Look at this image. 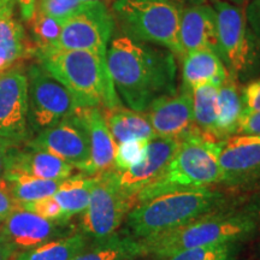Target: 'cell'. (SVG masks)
Listing matches in <instances>:
<instances>
[{
	"label": "cell",
	"instance_id": "cell-1",
	"mask_svg": "<svg viewBox=\"0 0 260 260\" xmlns=\"http://www.w3.org/2000/svg\"><path fill=\"white\" fill-rule=\"evenodd\" d=\"M106 63L121 103L136 112L177 92L176 56L168 48L121 35L110 42Z\"/></svg>",
	"mask_w": 260,
	"mask_h": 260
},
{
	"label": "cell",
	"instance_id": "cell-2",
	"mask_svg": "<svg viewBox=\"0 0 260 260\" xmlns=\"http://www.w3.org/2000/svg\"><path fill=\"white\" fill-rule=\"evenodd\" d=\"M260 229V204L219 207L164 235L145 240L146 256L164 260L195 247L249 240Z\"/></svg>",
	"mask_w": 260,
	"mask_h": 260
},
{
	"label": "cell",
	"instance_id": "cell-3",
	"mask_svg": "<svg viewBox=\"0 0 260 260\" xmlns=\"http://www.w3.org/2000/svg\"><path fill=\"white\" fill-rule=\"evenodd\" d=\"M34 57L42 69L70 90L80 107L110 110L122 105L105 56L50 46L37 48Z\"/></svg>",
	"mask_w": 260,
	"mask_h": 260
},
{
	"label": "cell",
	"instance_id": "cell-4",
	"mask_svg": "<svg viewBox=\"0 0 260 260\" xmlns=\"http://www.w3.org/2000/svg\"><path fill=\"white\" fill-rule=\"evenodd\" d=\"M224 206V195L212 188L172 190L140 201L125 218V232L140 241L177 229Z\"/></svg>",
	"mask_w": 260,
	"mask_h": 260
},
{
	"label": "cell",
	"instance_id": "cell-5",
	"mask_svg": "<svg viewBox=\"0 0 260 260\" xmlns=\"http://www.w3.org/2000/svg\"><path fill=\"white\" fill-rule=\"evenodd\" d=\"M214 142L216 140L207 138L199 130L181 139L164 175L145 188L136 201L140 203L167 191L207 188L220 183L222 172Z\"/></svg>",
	"mask_w": 260,
	"mask_h": 260
},
{
	"label": "cell",
	"instance_id": "cell-6",
	"mask_svg": "<svg viewBox=\"0 0 260 260\" xmlns=\"http://www.w3.org/2000/svg\"><path fill=\"white\" fill-rule=\"evenodd\" d=\"M182 9L171 0H115L111 14L124 37L165 47L183 58L180 42Z\"/></svg>",
	"mask_w": 260,
	"mask_h": 260
},
{
	"label": "cell",
	"instance_id": "cell-7",
	"mask_svg": "<svg viewBox=\"0 0 260 260\" xmlns=\"http://www.w3.org/2000/svg\"><path fill=\"white\" fill-rule=\"evenodd\" d=\"M135 206L119 186L115 169L95 175L89 204L84 210L81 228L92 242L113 235Z\"/></svg>",
	"mask_w": 260,
	"mask_h": 260
},
{
	"label": "cell",
	"instance_id": "cell-8",
	"mask_svg": "<svg viewBox=\"0 0 260 260\" xmlns=\"http://www.w3.org/2000/svg\"><path fill=\"white\" fill-rule=\"evenodd\" d=\"M28 125L30 134L56 125L79 109L70 90L39 64L28 69Z\"/></svg>",
	"mask_w": 260,
	"mask_h": 260
},
{
	"label": "cell",
	"instance_id": "cell-9",
	"mask_svg": "<svg viewBox=\"0 0 260 260\" xmlns=\"http://www.w3.org/2000/svg\"><path fill=\"white\" fill-rule=\"evenodd\" d=\"M217 16L218 56L229 74L241 79L254 63V45L252 32L240 6L228 2H213Z\"/></svg>",
	"mask_w": 260,
	"mask_h": 260
},
{
	"label": "cell",
	"instance_id": "cell-10",
	"mask_svg": "<svg viewBox=\"0 0 260 260\" xmlns=\"http://www.w3.org/2000/svg\"><path fill=\"white\" fill-rule=\"evenodd\" d=\"M115 28L111 10L105 3L86 2L77 14L61 22L60 37L53 47L89 51L106 57Z\"/></svg>",
	"mask_w": 260,
	"mask_h": 260
},
{
	"label": "cell",
	"instance_id": "cell-11",
	"mask_svg": "<svg viewBox=\"0 0 260 260\" xmlns=\"http://www.w3.org/2000/svg\"><path fill=\"white\" fill-rule=\"evenodd\" d=\"M79 109L73 116L58 124L39 132L24 145L56 155L71 167L82 171L83 175L90 176L88 130Z\"/></svg>",
	"mask_w": 260,
	"mask_h": 260
},
{
	"label": "cell",
	"instance_id": "cell-12",
	"mask_svg": "<svg viewBox=\"0 0 260 260\" xmlns=\"http://www.w3.org/2000/svg\"><path fill=\"white\" fill-rule=\"evenodd\" d=\"M220 183L240 187L260 181V136L235 134L216 140Z\"/></svg>",
	"mask_w": 260,
	"mask_h": 260
},
{
	"label": "cell",
	"instance_id": "cell-13",
	"mask_svg": "<svg viewBox=\"0 0 260 260\" xmlns=\"http://www.w3.org/2000/svg\"><path fill=\"white\" fill-rule=\"evenodd\" d=\"M0 136L18 146L31 139L28 125V77L19 69L0 75Z\"/></svg>",
	"mask_w": 260,
	"mask_h": 260
},
{
	"label": "cell",
	"instance_id": "cell-14",
	"mask_svg": "<svg viewBox=\"0 0 260 260\" xmlns=\"http://www.w3.org/2000/svg\"><path fill=\"white\" fill-rule=\"evenodd\" d=\"M178 142L180 140L155 136L148 141L141 160L126 170H116L119 186L129 198H132L135 205L138 203V195L164 175L178 147Z\"/></svg>",
	"mask_w": 260,
	"mask_h": 260
},
{
	"label": "cell",
	"instance_id": "cell-15",
	"mask_svg": "<svg viewBox=\"0 0 260 260\" xmlns=\"http://www.w3.org/2000/svg\"><path fill=\"white\" fill-rule=\"evenodd\" d=\"M69 223L48 220L17 206L6 217L0 235L15 246L17 251H28L42 243L65 237L70 234Z\"/></svg>",
	"mask_w": 260,
	"mask_h": 260
},
{
	"label": "cell",
	"instance_id": "cell-16",
	"mask_svg": "<svg viewBox=\"0 0 260 260\" xmlns=\"http://www.w3.org/2000/svg\"><path fill=\"white\" fill-rule=\"evenodd\" d=\"M144 113L157 138L181 140L198 130L189 90L181 88L178 93L159 98Z\"/></svg>",
	"mask_w": 260,
	"mask_h": 260
},
{
	"label": "cell",
	"instance_id": "cell-17",
	"mask_svg": "<svg viewBox=\"0 0 260 260\" xmlns=\"http://www.w3.org/2000/svg\"><path fill=\"white\" fill-rule=\"evenodd\" d=\"M180 42L183 56L203 48L218 54L217 16L213 6L201 3L182 9Z\"/></svg>",
	"mask_w": 260,
	"mask_h": 260
},
{
	"label": "cell",
	"instance_id": "cell-18",
	"mask_svg": "<svg viewBox=\"0 0 260 260\" xmlns=\"http://www.w3.org/2000/svg\"><path fill=\"white\" fill-rule=\"evenodd\" d=\"M74 170V167L48 152L27 145L23 148L15 145L9 152L6 176L23 174L44 180L63 181L73 176Z\"/></svg>",
	"mask_w": 260,
	"mask_h": 260
},
{
	"label": "cell",
	"instance_id": "cell-19",
	"mask_svg": "<svg viewBox=\"0 0 260 260\" xmlns=\"http://www.w3.org/2000/svg\"><path fill=\"white\" fill-rule=\"evenodd\" d=\"M79 111L86 123L90 144V176L113 169L116 142L100 107H80Z\"/></svg>",
	"mask_w": 260,
	"mask_h": 260
},
{
	"label": "cell",
	"instance_id": "cell-20",
	"mask_svg": "<svg viewBox=\"0 0 260 260\" xmlns=\"http://www.w3.org/2000/svg\"><path fill=\"white\" fill-rule=\"evenodd\" d=\"M182 60V89L189 92L206 83L219 87L230 76L218 54L207 48L189 52Z\"/></svg>",
	"mask_w": 260,
	"mask_h": 260
},
{
	"label": "cell",
	"instance_id": "cell-21",
	"mask_svg": "<svg viewBox=\"0 0 260 260\" xmlns=\"http://www.w3.org/2000/svg\"><path fill=\"white\" fill-rule=\"evenodd\" d=\"M144 256V242L123 230L102 241L92 242L86 251L71 260H136Z\"/></svg>",
	"mask_w": 260,
	"mask_h": 260
},
{
	"label": "cell",
	"instance_id": "cell-22",
	"mask_svg": "<svg viewBox=\"0 0 260 260\" xmlns=\"http://www.w3.org/2000/svg\"><path fill=\"white\" fill-rule=\"evenodd\" d=\"M103 113L116 145L129 140H152L155 138L151 123L144 112H136L121 105L110 110H103Z\"/></svg>",
	"mask_w": 260,
	"mask_h": 260
},
{
	"label": "cell",
	"instance_id": "cell-23",
	"mask_svg": "<svg viewBox=\"0 0 260 260\" xmlns=\"http://www.w3.org/2000/svg\"><path fill=\"white\" fill-rule=\"evenodd\" d=\"M242 113V89L237 79L230 75L218 87L217 94V140L236 134Z\"/></svg>",
	"mask_w": 260,
	"mask_h": 260
},
{
	"label": "cell",
	"instance_id": "cell-24",
	"mask_svg": "<svg viewBox=\"0 0 260 260\" xmlns=\"http://www.w3.org/2000/svg\"><path fill=\"white\" fill-rule=\"evenodd\" d=\"M94 183L95 176L83 174L79 176H71L60 182L56 193L52 197L60 206L67 222L77 214L83 213L87 209Z\"/></svg>",
	"mask_w": 260,
	"mask_h": 260
},
{
	"label": "cell",
	"instance_id": "cell-25",
	"mask_svg": "<svg viewBox=\"0 0 260 260\" xmlns=\"http://www.w3.org/2000/svg\"><path fill=\"white\" fill-rule=\"evenodd\" d=\"M89 237L80 233L45 242L35 248L19 252L15 260H71L80 253L86 251L90 245Z\"/></svg>",
	"mask_w": 260,
	"mask_h": 260
},
{
	"label": "cell",
	"instance_id": "cell-26",
	"mask_svg": "<svg viewBox=\"0 0 260 260\" xmlns=\"http://www.w3.org/2000/svg\"><path fill=\"white\" fill-rule=\"evenodd\" d=\"M217 94L218 86L212 83L191 90L195 126L201 134L213 140H217Z\"/></svg>",
	"mask_w": 260,
	"mask_h": 260
},
{
	"label": "cell",
	"instance_id": "cell-27",
	"mask_svg": "<svg viewBox=\"0 0 260 260\" xmlns=\"http://www.w3.org/2000/svg\"><path fill=\"white\" fill-rule=\"evenodd\" d=\"M9 183L10 195L16 204L32 203L44 198L52 197L59 187L61 181L44 180L29 175H8L5 178Z\"/></svg>",
	"mask_w": 260,
	"mask_h": 260
},
{
	"label": "cell",
	"instance_id": "cell-28",
	"mask_svg": "<svg viewBox=\"0 0 260 260\" xmlns=\"http://www.w3.org/2000/svg\"><path fill=\"white\" fill-rule=\"evenodd\" d=\"M242 245L241 242H224L195 247L178 252L164 260H237Z\"/></svg>",
	"mask_w": 260,
	"mask_h": 260
},
{
	"label": "cell",
	"instance_id": "cell-29",
	"mask_svg": "<svg viewBox=\"0 0 260 260\" xmlns=\"http://www.w3.org/2000/svg\"><path fill=\"white\" fill-rule=\"evenodd\" d=\"M31 42L37 48L56 46L61 32V22L51 17L39 9H35L34 15L28 21Z\"/></svg>",
	"mask_w": 260,
	"mask_h": 260
},
{
	"label": "cell",
	"instance_id": "cell-30",
	"mask_svg": "<svg viewBox=\"0 0 260 260\" xmlns=\"http://www.w3.org/2000/svg\"><path fill=\"white\" fill-rule=\"evenodd\" d=\"M148 141L149 140L136 139L116 145L113 169L117 171H123L139 162L144 158Z\"/></svg>",
	"mask_w": 260,
	"mask_h": 260
},
{
	"label": "cell",
	"instance_id": "cell-31",
	"mask_svg": "<svg viewBox=\"0 0 260 260\" xmlns=\"http://www.w3.org/2000/svg\"><path fill=\"white\" fill-rule=\"evenodd\" d=\"M84 0H40L39 10L51 17L64 22L83 8Z\"/></svg>",
	"mask_w": 260,
	"mask_h": 260
},
{
	"label": "cell",
	"instance_id": "cell-32",
	"mask_svg": "<svg viewBox=\"0 0 260 260\" xmlns=\"http://www.w3.org/2000/svg\"><path fill=\"white\" fill-rule=\"evenodd\" d=\"M18 206L22 207L23 210L29 211V212L38 214V216H40L45 219L59 223H69L65 220L63 211H61L60 206L54 200L53 197L44 198V199L32 201V203H25L18 205Z\"/></svg>",
	"mask_w": 260,
	"mask_h": 260
},
{
	"label": "cell",
	"instance_id": "cell-33",
	"mask_svg": "<svg viewBox=\"0 0 260 260\" xmlns=\"http://www.w3.org/2000/svg\"><path fill=\"white\" fill-rule=\"evenodd\" d=\"M243 113L260 111V79L252 81L242 88Z\"/></svg>",
	"mask_w": 260,
	"mask_h": 260
},
{
	"label": "cell",
	"instance_id": "cell-34",
	"mask_svg": "<svg viewBox=\"0 0 260 260\" xmlns=\"http://www.w3.org/2000/svg\"><path fill=\"white\" fill-rule=\"evenodd\" d=\"M246 8V22L256 44L260 46V0H249Z\"/></svg>",
	"mask_w": 260,
	"mask_h": 260
},
{
	"label": "cell",
	"instance_id": "cell-35",
	"mask_svg": "<svg viewBox=\"0 0 260 260\" xmlns=\"http://www.w3.org/2000/svg\"><path fill=\"white\" fill-rule=\"evenodd\" d=\"M236 134L260 136V111L242 113Z\"/></svg>",
	"mask_w": 260,
	"mask_h": 260
},
{
	"label": "cell",
	"instance_id": "cell-36",
	"mask_svg": "<svg viewBox=\"0 0 260 260\" xmlns=\"http://www.w3.org/2000/svg\"><path fill=\"white\" fill-rule=\"evenodd\" d=\"M16 207L17 204L10 195L9 183H0V218H6Z\"/></svg>",
	"mask_w": 260,
	"mask_h": 260
},
{
	"label": "cell",
	"instance_id": "cell-37",
	"mask_svg": "<svg viewBox=\"0 0 260 260\" xmlns=\"http://www.w3.org/2000/svg\"><path fill=\"white\" fill-rule=\"evenodd\" d=\"M12 146H15L14 142L0 136V183H6L8 182L5 180V176L6 171H8L9 152Z\"/></svg>",
	"mask_w": 260,
	"mask_h": 260
},
{
	"label": "cell",
	"instance_id": "cell-38",
	"mask_svg": "<svg viewBox=\"0 0 260 260\" xmlns=\"http://www.w3.org/2000/svg\"><path fill=\"white\" fill-rule=\"evenodd\" d=\"M21 17L24 22H28L34 15L37 9V0H17Z\"/></svg>",
	"mask_w": 260,
	"mask_h": 260
},
{
	"label": "cell",
	"instance_id": "cell-39",
	"mask_svg": "<svg viewBox=\"0 0 260 260\" xmlns=\"http://www.w3.org/2000/svg\"><path fill=\"white\" fill-rule=\"evenodd\" d=\"M17 254V249L4 236L0 235V260H11Z\"/></svg>",
	"mask_w": 260,
	"mask_h": 260
},
{
	"label": "cell",
	"instance_id": "cell-40",
	"mask_svg": "<svg viewBox=\"0 0 260 260\" xmlns=\"http://www.w3.org/2000/svg\"><path fill=\"white\" fill-rule=\"evenodd\" d=\"M14 64L15 63L12 61L11 58L8 56V53H6L5 51L0 50V75L5 73V71L10 70V68H11Z\"/></svg>",
	"mask_w": 260,
	"mask_h": 260
},
{
	"label": "cell",
	"instance_id": "cell-41",
	"mask_svg": "<svg viewBox=\"0 0 260 260\" xmlns=\"http://www.w3.org/2000/svg\"><path fill=\"white\" fill-rule=\"evenodd\" d=\"M15 0H0V16L14 15Z\"/></svg>",
	"mask_w": 260,
	"mask_h": 260
},
{
	"label": "cell",
	"instance_id": "cell-42",
	"mask_svg": "<svg viewBox=\"0 0 260 260\" xmlns=\"http://www.w3.org/2000/svg\"><path fill=\"white\" fill-rule=\"evenodd\" d=\"M171 2L181 5L182 8H186V6H189V5L201 4V3H205V0H171Z\"/></svg>",
	"mask_w": 260,
	"mask_h": 260
},
{
	"label": "cell",
	"instance_id": "cell-43",
	"mask_svg": "<svg viewBox=\"0 0 260 260\" xmlns=\"http://www.w3.org/2000/svg\"><path fill=\"white\" fill-rule=\"evenodd\" d=\"M205 2H206V0H205ZM213 2H218V0H212V3ZM219 2H228V3H234V4H235V5H237V6H239V5H241V0H219Z\"/></svg>",
	"mask_w": 260,
	"mask_h": 260
},
{
	"label": "cell",
	"instance_id": "cell-44",
	"mask_svg": "<svg viewBox=\"0 0 260 260\" xmlns=\"http://www.w3.org/2000/svg\"><path fill=\"white\" fill-rule=\"evenodd\" d=\"M4 220H5V218H0V230H2L3 225H4Z\"/></svg>",
	"mask_w": 260,
	"mask_h": 260
},
{
	"label": "cell",
	"instance_id": "cell-45",
	"mask_svg": "<svg viewBox=\"0 0 260 260\" xmlns=\"http://www.w3.org/2000/svg\"><path fill=\"white\" fill-rule=\"evenodd\" d=\"M84 2H102V3H105L107 0H84Z\"/></svg>",
	"mask_w": 260,
	"mask_h": 260
},
{
	"label": "cell",
	"instance_id": "cell-46",
	"mask_svg": "<svg viewBox=\"0 0 260 260\" xmlns=\"http://www.w3.org/2000/svg\"><path fill=\"white\" fill-rule=\"evenodd\" d=\"M249 0H241V5H243V4H247V3H248Z\"/></svg>",
	"mask_w": 260,
	"mask_h": 260
},
{
	"label": "cell",
	"instance_id": "cell-47",
	"mask_svg": "<svg viewBox=\"0 0 260 260\" xmlns=\"http://www.w3.org/2000/svg\"><path fill=\"white\" fill-rule=\"evenodd\" d=\"M259 255H260V245H259Z\"/></svg>",
	"mask_w": 260,
	"mask_h": 260
}]
</instances>
